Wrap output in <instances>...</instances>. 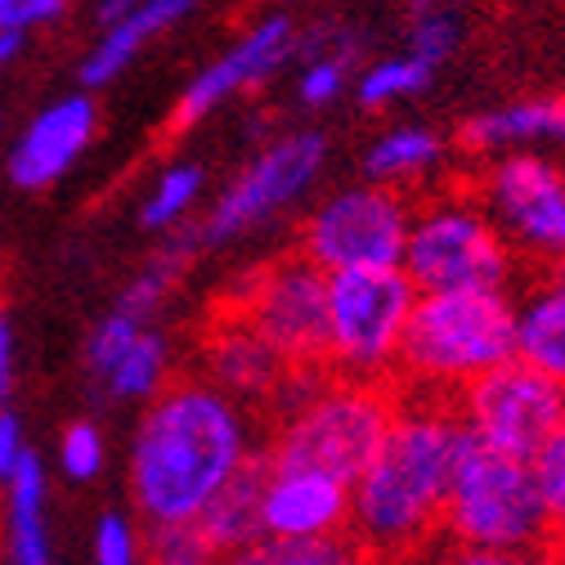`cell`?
Wrapping results in <instances>:
<instances>
[{"mask_svg":"<svg viewBox=\"0 0 565 565\" xmlns=\"http://www.w3.org/2000/svg\"><path fill=\"white\" fill-rule=\"evenodd\" d=\"M247 427L238 404L211 382L180 377L153 395L130 445V493L149 525L198 521L243 467Z\"/></svg>","mask_w":565,"mask_h":565,"instance_id":"cell-1","label":"cell"},{"mask_svg":"<svg viewBox=\"0 0 565 565\" xmlns=\"http://www.w3.org/2000/svg\"><path fill=\"white\" fill-rule=\"evenodd\" d=\"M467 422L458 399L399 404L373 462L350 484V525L377 565H399L445 530V493Z\"/></svg>","mask_w":565,"mask_h":565,"instance_id":"cell-2","label":"cell"},{"mask_svg":"<svg viewBox=\"0 0 565 565\" xmlns=\"http://www.w3.org/2000/svg\"><path fill=\"white\" fill-rule=\"evenodd\" d=\"M445 530L462 547H489V552H539L561 543L543 503L534 462L484 445L480 436H471V427L462 431L454 458V476L445 493Z\"/></svg>","mask_w":565,"mask_h":565,"instance_id":"cell-3","label":"cell"},{"mask_svg":"<svg viewBox=\"0 0 565 565\" xmlns=\"http://www.w3.org/2000/svg\"><path fill=\"white\" fill-rule=\"evenodd\" d=\"M516 355V306L503 292H417L395 369L422 386H462Z\"/></svg>","mask_w":565,"mask_h":565,"instance_id":"cell-4","label":"cell"},{"mask_svg":"<svg viewBox=\"0 0 565 565\" xmlns=\"http://www.w3.org/2000/svg\"><path fill=\"white\" fill-rule=\"evenodd\" d=\"M395 408L399 395L377 377H332L323 391L315 386L297 404L269 449V462L323 471L341 484H355L386 440Z\"/></svg>","mask_w":565,"mask_h":565,"instance_id":"cell-5","label":"cell"},{"mask_svg":"<svg viewBox=\"0 0 565 565\" xmlns=\"http://www.w3.org/2000/svg\"><path fill=\"white\" fill-rule=\"evenodd\" d=\"M225 310L260 332L292 373L315 382L337 377L328 360V274L306 252L269 260L265 269L243 278Z\"/></svg>","mask_w":565,"mask_h":565,"instance_id":"cell-6","label":"cell"},{"mask_svg":"<svg viewBox=\"0 0 565 565\" xmlns=\"http://www.w3.org/2000/svg\"><path fill=\"white\" fill-rule=\"evenodd\" d=\"M417 301L404 265L328 274V360L337 377H377L395 364L404 319Z\"/></svg>","mask_w":565,"mask_h":565,"instance_id":"cell-7","label":"cell"},{"mask_svg":"<svg viewBox=\"0 0 565 565\" xmlns=\"http://www.w3.org/2000/svg\"><path fill=\"white\" fill-rule=\"evenodd\" d=\"M404 274L417 292H503L508 243L471 202H436L408 221Z\"/></svg>","mask_w":565,"mask_h":565,"instance_id":"cell-8","label":"cell"},{"mask_svg":"<svg viewBox=\"0 0 565 565\" xmlns=\"http://www.w3.org/2000/svg\"><path fill=\"white\" fill-rule=\"evenodd\" d=\"M458 413L484 445L534 462L565 417V382L512 355L458 386Z\"/></svg>","mask_w":565,"mask_h":565,"instance_id":"cell-9","label":"cell"},{"mask_svg":"<svg viewBox=\"0 0 565 565\" xmlns=\"http://www.w3.org/2000/svg\"><path fill=\"white\" fill-rule=\"evenodd\" d=\"M408 238V206L391 184H360L332 193L306 225L301 252L323 269H369L399 265Z\"/></svg>","mask_w":565,"mask_h":565,"instance_id":"cell-10","label":"cell"},{"mask_svg":"<svg viewBox=\"0 0 565 565\" xmlns=\"http://www.w3.org/2000/svg\"><path fill=\"white\" fill-rule=\"evenodd\" d=\"M328 162V139L319 130H297L288 139L269 145L221 198L211 206V216L198 225V243L206 247H225L238 234L256 230L260 221H269L274 211H282L288 202H297L315 175Z\"/></svg>","mask_w":565,"mask_h":565,"instance_id":"cell-11","label":"cell"},{"mask_svg":"<svg viewBox=\"0 0 565 565\" xmlns=\"http://www.w3.org/2000/svg\"><path fill=\"white\" fill-rule=\"evenodd\" d=\"M484 198L525 247L565 260V171L534 153H512L489 171Z\"/></svg>","mask_w":565,"mask_h":565,"instance_id":"cell-12","label":"cell"},{"mask_svg":"<svg viewBox=\"0 0 565 565\" xmlns=\"http://www.w3.org/2000/svg\"><path fill=\"white\" fill-rule=\"evenodd\" d=\"M297 54V23L288 14H269L256 28H247L216 63H206L202 73L189 82V90L180 95L175 113H171V130H184L193 121H202L206 113H216L221 104H230L238 90L260 86L265 77H274L282 63Z\"/></svg>","mask_w":565,"mask_h":565,"instance_id":"cell-13","label":"cell"},{"mask_svg":"<svg viewBox=\"0 0 565 565\" xmlns=\"http://www.w3.org/2000/svg\"><path fill=\"white\" fill-rule=\"evenodd\" d=\"M202 360H206V382L221 386L230 399H274L282 386H319L315 377H301L288 369V360L278 350L252 332L234 310H216L202 341Z\"/></svg>","mask_w":565,"mask_h":565,"instance_id":"cell-14","label":"cell"},{"mask_svg":"<svg viewBox=\"0 0 565 565\" xmlns=\"http://www.w3.org/2000/svg\"><path fill=\"white\" fill-rule=\"evenodd\" d=\"M95 126H99V108L90 95H67V99L50 104L45 113L32 117V126L10 149V180L28 193L50 189L90 149Z\"/></svg>","mask_w":565,"mask_h":565,"instance_id":"cell-15","label":"cell"},{"mask_svg":"<svg viewBox=\"0 0 565 565\" xmlns=\"http://www.w3.org/2000/svg\"><path fill=\"white\" fill-rule=\"evenodd\" d=\"M350 525V484L306 471V467H274L260 493V534L278 539H315Z\"/></svg>","mask_w":565,"mask_h":565,"instance_id":"cell-16","label":"cell"},{"mask_svg":"<svg viewBox=\"0 0 565 565\" xmlns=\"http://www.w3.org/2000/svg\"><path fill=\"white\" fill-rule=\"evenodd\" d=\"M189 10H193V0H139V6H135L126 19H117V23L104 28L99 45L86 54V63H82V86H86V90H99V86H108L113 77H121L126 67L135 63V54L145 50L149 41H158L167 28H175Z\"/></svg>","mask_w":565,"mask_h":565,"instance_id":"cell-17","label":"cell"},{"mask_svg":"<svg viewBox=\"0 0 565 565\" xmlns=\"http://www.w3.org/2000/svg\"><path fill=\"white\" fill-rule=\"evenodd\" d=\"M45 493H50L45 462L36 458V449H28L6 480V565H54Z\"/></svg>","mask_w":565,"mask_h":565,"instance_id":"cell-18","label":"cell"},{"mask_svg":"<svg viewBox=\"0 0 565 565\" xmlns=\"http://www.w3.org/2000/svg\"><path fill=\"white\" fill-rule=\"evenodd\" d=\"M458 139H462V149H471V153H499V149L539 145V139H565V95L521 99V104L476 113L462 126Z\"/></svg>","mask_w":565,"mask_h":565,"instance_id":"cell-19","label":"cell"},{"mask_svg":"<svg viewBox=\"0 0 565 565\" xmlns=\"http://www.w3.org/2000/svg\"><path fill=\"white\" fill-rule=\"evenodd\" d=\"M265 480H269V454H252L243 458V467L216 489V499H211L202 512H198V530L216 543L221 552L247 543L260 534V493H265Z\"/></svg>","mask_w":565,"mask_h":565,"instance_id":"cell-20","label":"cell"},{"mask_svg":"<svg viewBox=\"0 0 565 565\" xmlns=\"http://www.w3.org/2000/svg\"><path fill=\"white\" fill-rule=\"evenodd\" d=\"M516 355L565 382V260L516 310Z\"/></svg>","mask_w":565,"mask_h":565,"instance_id":"cell-21","label":"cell"},{"mask_svg":"<svg viewBox=\"0 0 565 565\" xmlns=\"http://www.w3.org/2000/svg\"><path fill=\"white\" fill-rule=\"evenodd\" d=\"M221 565H377L369 547L355 534H315V539H278L256 534L230 552H221Z\"/></svg>","mask_w":565,"mask_h":565,"instance_id":"cell-22","label":"cell"},{"mask_svg":"<svg viewBox=\"0 0 565 565\" xmlns=\"http://www.w3.org/2000/svg\"><path fill=\"white\" fill-rule=\"evenodd\" d=\"M108 399H153L167 382V341L145 323L135 341L108 364L104 377H95Z\"/></svg>","mask_w":565,"mask_h":565,"instance_id":"cell-23","label":"cell"},{"mask_svg":"<svg viewBox=\"0 0 565 565\" xmlns=\"http://www.w3.org/2000/svg\"><path fill=\"white\" fill-rule=\"evenodd\" d=\"M440 162V135L427 126H395L377 135V145L364 153V171L377 184H399Z\"/></svg>","mask_w":565,"mask_h":565,"instance_id":"cell-24","label":"cell"},{"mask_svg":"<svg viewBox=\"0 0 565 565\" xmlns=\"http://www.w3.org/2000/svg\"><path fill=\"white\" fill-rule=\"evenodd\" d=\"M431 77H436V67L427 58H417L413 50H404V54H391V58H377V63L364 67L360 82H355V99L377 113V108H386L395 99H408L417 90H427Z\"/></svg>","mask_w":565,"mask_h":565,"instance_id":"cell-25","label":"cell"},{"mask_svg":"<svg viewBox=\"0 0 565 565\" xmlns=\"http://www.w3.org/2000/svg\"><path fill=\"white\" fill-rule=\"evenodd\" d=\"M193 247H198V234L184 238V243H171L167 252H158L145 269H139V274L126 282V292H121V301H117L113 310H121V315H130V319H139V323H149V319L162 310L167 292L175 288V278H180V269H184V260H189Z\"/></svg>","mask_w":565,"mask_h":565,"instance_id":"cell-26","label":"cell"},{"mask_svg":"<svg viewBox=\"0 0 565 565\" xmlns=\"http://www.w3.org/2000/svg\"><path fill=\"white\" fill-rule=\"evenodd\" d=\"M458 36H462V23L445 0H408V50L417 58L440 67L458 50Z\"/></svg>","mask_w":565,"mask_h":565,"instance_id":"cell-27","label":"cell"},{"mask_svg":"<svg viewBox=\"0 0 565 565\" xmlns=\"http://www.w3.org/2000/svg\"><path fill=\"white\" fill-rule=\"evenodd\" d=\"M139 565H221V547L211 543L193 521L149 525Z\"/></svg>","mask_w":565,"mask_h":565,"instance_id":"cell-28","label":"cell"},{"mask_svg":"<svg viewBox=\"0 0 565 565\" xmlns=\"http://www.w3.org/2000/svg\"><path fill=\"white\" fill-rule=\"evenodd\" d=\"M198 193H202V171L193 162L167 167L162 180L153 184V193L145 198L139 221H145V230H175L189 216V206L198 202Z\"/></svg>","mask_w":565,"mask_h":565,"instance_id":"cell-29","label":"cell"},{"mask_svg":"<svg viewBox=\"0 0 565 565\" xmlns=\"http://www.w3.org/2000/svg\"><path fill=\"white\" fill-rule=\"evenodd\" d=\"M108 462V445H104V431L95 427V422H73L63 436H58V467L67 480H95Z\"/></svg>","mask_w":565,"mask_h":565,"instance_id":"cell-30","label":"cell"},{"mask_svg":"<svg viewBox=\"0 0 565 565\" xmlns=\"http://www.w3.org/2000/svg\"><path fill=\"white\" fill-rule=\"evenodd\" d=\"M350 82V67H345V50H315L310 63L301 67V104L306 108H328L341 99Z\"/></svg>","mask_w":565,"mask_h":565,"instance_id":"cell-31","label":"cell"},{"mask_svg":"<svg viewBox=\"0 0 565 565\" xmlns=\"http://www.w3.org/2000/svg\"><path fill=\"white\" fill-rule=\"evenodd\" d=\"M90 556H95V565H139V556H145V534L135 530L130 516L104 512V516L95 521Z\"/></svg>","mask_w":565,"mask_h":565,"instance_id":"cell-32","label":"cell"},{"mask_svg":"<svg viewBox=\"0 0 565 565\" xmlns=\"http://www.w3.org/2000/svg\"><path fill=\"white\" fill-rule=\"evenodd\" d=\"M534 476H539V489H543L547 516H552L556 534L565 539V422L556 427V436L534 454Z\"/></svg>","mask_w":565,"mask_h":565,"instance_id":"cell-33","label":"cell"},{"mask_svg":"<svg viewBox=\"0 0 565 565\" xmlns=\"http://www.w3.org/2000/svg\"><path fill=\"white\" fill-rule=\"evenodd\" d=\"M139 328H145V323L130 319V315H121V310L104 315V319L90 328V337H86V369H90V377H104V373H108V364L135 341Z\"/></svg>","mask_w":565,"mask_h":565,"instance_id":"cell-34","label":"cell"},{"mask_svg":"<svg viewBox=\"0 0 565 565\" xmlns=\"http://www.w3.org/2000/svg\"><path fill=\"white\" fill-rule=\"evenodd\" d=\"M440 565H556V547L539 552H489V547H458Z\"/></svg>","mask_w":565,"mask_h":565,"instance_id":"cell-35","label":"cell"},{"mask_svg":"<svg viewBox=\"0 0 565 565\" xmlns=\"http://www.w3.org/2000/svg\"><path fill=\"white\" fill-rule=\"evenodd\" d=\"M63 6H67V0H0V23L28 32V28H36V23L58 19Z\"/></svg>","mask_w":565,"mask_h":565,"instance_id":"cell-36","label":"cell"},{"mask_svg":"<svg viewBox=\"0 0 565 565\" xmlns=\"http://www.w3.org/2000/svg\"><path fill=\"white\" fill-rule=\"evenodd\" d=\"M28 449H32V445H28V436H23L19 413H10L6 404H0V484L10 480V471L23 462Z\"/></svg>","mask_w":565,"mask_h":565,"instance_id":"cell-37","label":"cell"},{"mask_svg":"<svg viewBox=\"0 0 565 565\" xmlns=\"http://www.w3.org/2000/svg\"><path fill=\"white\" fill-rule=\"evenodd\" d=\"M139 6V0H95V19L108 28V23H117V19H126L130 10Z\"/></svg>","mask_w":565,"mask_h":565,"instance_id":"cell-38","label":"cell"},{"mask_svg":"<svg viewBox=\"0 0 565 565\" xmlns=\"http://www.w3.org/2000/svg\"><path fill=\"white\" fill-rule=\"evenodd\" d=\"M23 50V32L19 28H6V23H0V67H6L14 54Z\"/></svg>","mask_w":565,"mask_h":565,"instance_id":"cell-39","label":"cell"},{"mask_svg":"<svg viewBox=\"0 0 565 565\" xmlns=\"http://www.w3.org/2000/svg\"><path fill=\"white\" fill-rule=\"evenodd\" d=\"M556 565H565V539L556 543Z\"/></svg>","mask_w":565,"mask_h":565,"instance_id":"cell-40","label":"cell"},{"mask_svg":"<svg viewBox=\"0 0 565 565\" xmlns=\"http://www.w3.org/2000/svg\"><path fill=\"white\" fill-rule=\"evenodd\" d=\"M278 6H282V0H278Z\"/></svg>","mask_w":565,"mask_h":565,"instance_id":"cell-41","label":"cell"},{"mask_svg":"<svg viewBox=\"0 0 565 565\" xmlns=\"http://www.w3.org/2000/svg\"><path fill=\"white\" fill-rule=\"evenodd\" d=\"M0 404H6V399H0Z\"/></svg>","mask_w":565,"mask_h":565,"instance_id":"cell-42","label":"cell"},{"mask_svg":"<svg viewBox=\"0 0 565 565\" xmlns=\"http://www.w3.org/2000/svg\"><path fill=\"white\" fill-rule=\"evenodd\" d=\"M561 422H565V417H561Z\"/></svg>","mask_w":565,"mask_h":565,"instance_id":"cell-43","label":"cell"}]
</instances>
